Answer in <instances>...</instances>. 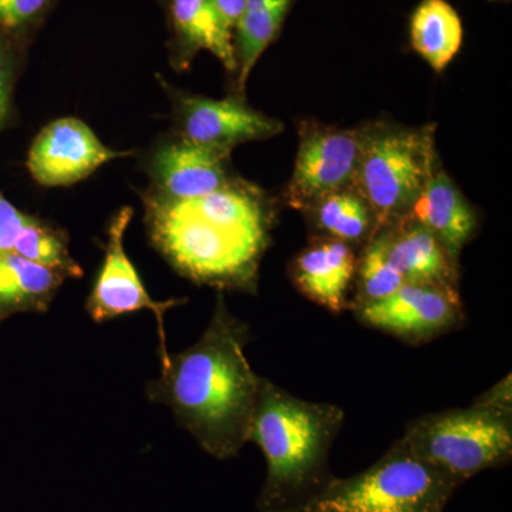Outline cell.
<instances>
[{
	"instance_id": "obj_1",
	"label": "cell",
	"mask_w": 512,
	"mask_h": 512,
	"mask_svg": "<svg viewBox=\"0 0 512 512\" xmlns=\"http://www.w3.org/2000/svg\"><path fill=\"white\" fill-rule=\"evenodd\" d=\"M249 329L217 298L210 325L191 348L171 356L148 384L151 402L167 404L175 419L210 456L227 460L249 443L262 377L249 365Z\"/></svg>"
},
{
	"instance_id": "obj_2",
	"label": "cell",
	"mask_w": 512,
	"mask_h": 512,
	"mask_svg": "<svg viewBox=\"0 0 512 512\" xmlns=\"http://www.w3.org/2000/svg\"><path fill=\"white\" fill-rule=\"evenodd\" d=\"M272 220L265 195L239 181L194 200H146L154 247L180 274L220 289L255 292Z\"/></svg>"
},
{
	"instance_id": "obj_3",
	"label": "cell",
	"mask_w": 512,
	"mask_h": 512,
	"mask_svg": "<svg viewBox=\"0 0 512 512\" xmlns=\"http://www.w3.org/2000/svg\"><path fill=\"white\" fill-rule=\"evenodd\" d=\"M345 412L308 402L262 377L248 441L261 448L265 483L259 512H306L333 476L329 457Z\"/></svg>"
},
{
	"instance_id": "obj_4",
	"label": "cell",
	"mask_w": 512,
	"mask_h": 512,
	"mask_svg": "<svg viewBox=\"0 0 512 512\" xmlns=\"http://www.w3.org/2000/svg\"><path fill=\"white\" fill-rule=\"evenodd\" d=\"M460 487L402 440L352 477H333L306 512H443Z\"/></svg>"
},
{
	"instance_id": "obj_5",
	"label": "cell",
	"mask_w": 512,
	"mask_h": 512,
	"mask_svg": "<svg viewBox=\"0 0 512 512\" xmlns=\"http://www.w3.org/2000/svg\"><path fill=\"white\" fill-rule=\"evenodd\" d=\"M434 126L372 124L365 131L355 185L376 222V234L409 215L439 161ZM375 234V235H376Z\"/></svg>"
},
{
	"instance_id": "obj_6",
	"label": "cell",
	"mask_w": 512,
	"mask_h": 512,
	"mask_svg": "<svg viewBox=\"0 0 512 512\" xmlns=\"http://www.w3.org/2000/svg\"><path fill=\"white\" fill-rule=\"evenodd\" d=\"M400 440L458 485L512 456V414L473 403L467 409L424 414Z\"/></svg>"
},
{
	"instance_id": "obj_7",
	"label": "cell",
	"mask_w": 512,
	"mask_h": 512,
	"mask_svg": "<svg viewBox=\"0 0 512 512\" xmlns=\"http://www.w3.org/2000/svg\"><path fill=\"white\" fill-rule=\"evenodd\" d=\"M366 127L303 123L295 170L286 188L288 205L308 211L325 195L355 185Z\"/></svg>"
},
{
	"instance_id": "obj_8",
	"label": "cell",
	"mask_w": 512,
	"mask_h": 512,
	"mask_svg": "<svg viewBox=\"0 0 512 512\" xmlns=\"http://www.w3.org/2000/svg\"><path fill=\"white\" fill-rule=\"evenodd\" d=\"M133 208L124 207L117 212L109 227V242L99 276L87 299L86 308L94 322H106L126 313L148 311L156 316L160 338L161 366L170 360L165 339L164 318L170 309L187 303V299L154 301L124 249V234L133 218Z\"/></svg>"
},
{
	"instance_id": "obj_9",
	"label": "cell",
	"mask_w": 512,
	"mask_h": 512,
	"mask_svg": "<svg viewBox=\"0 0 512 512\" xmlns=\"http://www.w3.org/2000/svg\"><path fill=\"white\" fill-rule=\"evenodd\" d=\"M360 322L406 343L430 342L464 320L458 289L403 284L392 295L356 309Z\"/></svg>"
},
{
	"instance_id": "obj_10",
	"label": "cell",
	"mask_w": 512,
	"mask_h": 512,
	"mask_svg": "<svg viewBox=\"0 0 512 512\" xmlns=\"http://www.w3.org/2000/svg\"><path fill=\"white\" fill-rule=\"evenodd\" d=\"M130 154L104 146L86 123L67 117L40 131L29 151L28 168L36 183L64 187L79 183L101 165Z\"/></svg>"
},
{
	"instance_id": "obj_11",
	"label": "cell",
	"mask_w": 512,
	"mask_h": 512,
	"mask_svg": "<svg viewBox=\"0 0 512 512\" xmlns=\"http://www.w3.org/2000/svg\"><path fill=\"white\" fill-rule=\"evenodd\" d=\"M183 137L201 146L232 151L247 141L266 140L284 130L281 121L248 107L242 100H214L200 96L178 99Z\"/></svg>"
},
{
	"instance_id": "obj_12",
	"label": "cell",
	"mask_w": 512,
	"mask_h": 512,
	"mask_svg": "<svg viewBox=\"0 0 512 512\" xmlns=\"http://www.w3.org/2000/svg\"><path fill=\"white\" fill-rule=\"evenodd\" d=\"M231 151L201 146L181 138L165 144L153 160L158 195L184 201L204 197L232 183L227 163Z\"/></svg>"
},
{
	"instance_id": "obj_13",
	"label": "cell",
	"mask_w": 512,
	"mask_h": 512,
	"mask_svg": "<svg viewBox=\"0 0 512 512\" xmlns=\"http://www.w3.org/2000/svg\"><path fill=\"white\" fill-rule=\"evenodd\" d=\"M356 269L355 248L338 239L319 237L296 256L292 279L306 298L340 313L350 306Z\"/></svg>"
},
{
	"instance_id": "obj_14",
	"label": "cell",
	"mask_w": 512,
	"mask_h": 512,
	"mask_svg": "<svg viewBox=\"0 0 512 512\" xmlns=\"http://www.w3.org/2000/svg\"><path fill=\"white\" fill-rule=\"evenodd\" d=\"M387 255L406 284L458 289L460 262L448 254L439 239L413 218L404 217L382 229Z\"/></svg>"
},
{
	"instance_id": "obj_15",
	"label": "cell",
	"mask_w": 512,
	"mask_h": 512,
	"mask_svg": "<svg viewBox=\"0 0 512 512\" xmlns=\"http://www.w3.org/2000/svg\"><path fill=\"white\" fill-rule=\"evenodd\" d=\"M407 217L429 229L457 262L478 227L476 211L439 161Z\"/></svg>"
},
{
	"instance_id": "obj_16",
	"label": "cell",
	"mask_w": 512,
	"mask_h": 512,
	"mask_svg": "<svg viewBox=\"0 0 512 512\" xmlns=\"http://www.w3.org/2000/svg\"><path fill=\"white\" fill-rule=\"evenodd\" d=\"M170 19L175 49L184 62L208 50L228 72H237L234 35L222 28L210 0H170Z\"/></svg>"
},
{
	"instance_id": "obj_17",
	"label": "cell",
	"mask_w": 512,
	"mask_h": 512,
	"mask_svg": "<svg viewBox=\"0 0 512 512\" xmlns=\"http://www.w3.org/2000/svg\"><path fill=\"white\" fill-rule=\"evenodd\" d=\"M64 281L63 275L15 252L0 256V319L18 312H46Z\"/></svg>"
},
{
	"instance_id": "obj_18",
	"label": "cell",
	"mask_w": 512,
	"mask_h": 512,
	"mask_svg": "<svg viewBox=\"0 0 512 512\" xmlns=\"http://www.w3.org/2000/svg\"><path fill=\"white\" fill-rule=\"evenodd\" d=\"M463 22L447 0H421L410 20V43L434 72L453 62L463 45Z\"/></svg>"
},
{
	"instance_id": "obj_19",
	"label": "cell",
	"mask_w": 512,
	"mask_h": 512,
	"mask_svg": "<svg viewBox=\"0 0 512 512\" xmlns=\"http://www.w3.org/2000/svg\"><path fill=\"white\" fill-rule=\"evenodd\" d=\"M305 212L320 237L338 239L353 248L365 247L375 237V217L355 187L325 195Z\"/></svg>"
},
{
	"instance_id": "obj_20",
	"label": "cell",
	"mask_w": 512,
	"mask_h": 512,
	"mask_svg": "<svg viewBox=\"0 0 512 512\" xmlns=\"http://www.w3.org/2000/svg\"><path fill=\"white\" fill-rule=\"evenodd\" d=\"M291 5L292 0H245L234 37L239 92H244L259 57L281 32Z\"/></svg>"
},
{
	"instance_id": "obj_21",
	"label": "cell",
	"mask_w": 512,
	"mask_h": 512,
	"mask_svg": "<svg viewBox=\"0 0 512 512\" xmlns=\"http://www.w3.org/2000/svg\"><path fill=\"white\" fill-rule=\"evenodd\" d=\"M355 281L356 293L350 299V306L355 311L367 303L392 295L400 286L406 284L387 255L383 232H377L363 247L362 255L357 261Z\"/></svg>"
},
{
	"instance_id": "obj_22",
	"label": "cell",
	"mask_w": 512,
	"mask_h": 512,
	"mask_svg": "<svg viewBox=\"0 0 512 512\" xmlns=\"http://www.w3.org/2000/svg\"><path fill=\"white\" fill-rule=\"evenodd\" d=\"M13 252L52 269L66 279L83 276L82 266L70 255L66 235L36 218L30 217L28 224L20 231Z\"/></svg>"
},
{
	"instance_id": "obj_23",
	"label": "cell",
	"mask_w": 512,
	"mask_h": 512,
	"mask_svg": "<svg viewBox=\"0 0 512 512\" xmlns=\"http://www.w3.org/2000/svg\"><path fill=\"white\" fill-rule=\"evenodd\" d=\"M56 0H0V33L22 40L35 30Z\"/></svg>"
},
{
	"instance_id": "obj_24",
	"label": "cell",
	"mask_w": 512,
	"mask_h": 512,
	"mask_svg": "<svg viewBox=\"0 0 512 512\" xmlns=\"http://www.w3.org/2000/svg\"><path fill=\"white\" fill-rule=\"evenodd\" d=\"M19 40L0 33V130L8 123L12 103L13 70Z\"/></svg>"
},
{
	"instance_id": "obj_25",
	"label": "cell",
	"mask_w": 512,
	"mask_h": 512,
	"mask_svg": "<svg viewBox=\"0 0 512 512\" xmlns=\"http://www.w3.org/2000/svg\"><path fill=\"white\" fill-rule=\"evenodd\" d=\"M29 218L30 215L20 212L0 194V256L13 252L16 239Z\"/></svg>"
},
{
	"instance_id": "obj_26",
	"label": "cell",
	"mask_w": 512,
	"mask_h": 512,
	"mask_svg": "<svg viewBox=\"0 0 512 512\" xmlns=\"http://www.w3.org/2000/svg\"><path fill=\"white\" fill-rule=\"evenodd\" d=\"M511 375L505 376L487 392L478 396L474 403L490 409L512 414Z\"/></svg>"
},
{
	"instance_id": "obj_27",
	"label": "cell",
	"mask_w": 512,
	"mask_h": 512,
	"mask_svg": "<svg viewBox=\"0 0 512 512\" xmlns=\"http://www.w3.org/2000/svg\"><path fill=\"white\" fill-rule=\"evenodd\" d=\"M212 9L227 32L235 37V30L245 10V0H210Z\"/></svg>"
}]
</instances>
